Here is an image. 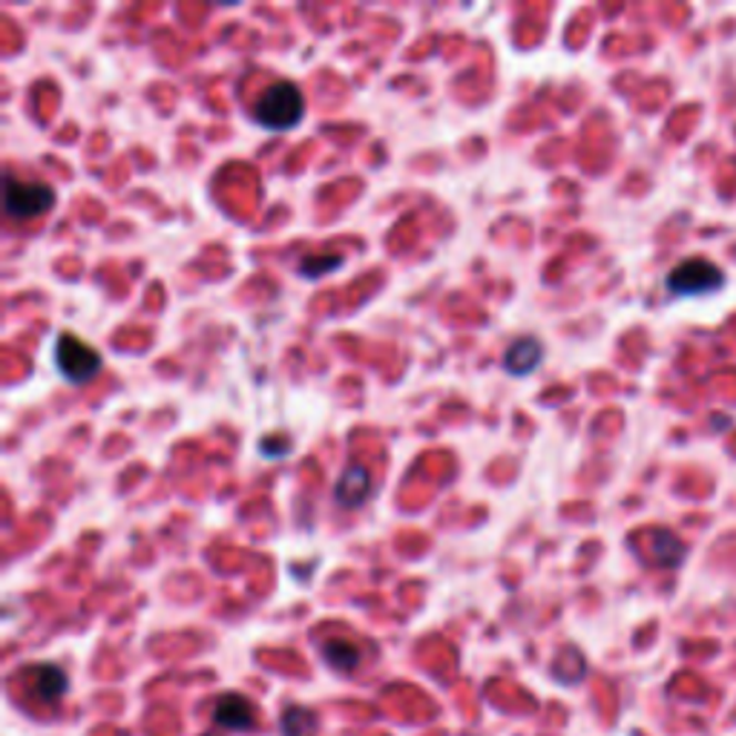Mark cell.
Returning <instances> with one entry per match:
<instances>
[{"label":"cell","instance_id":"obj_3","mask_svg":"<svg viewBox=\"0 0 736 736\" xmlns=\"http://www.w3.org/2000/svg\"><path fill=\"white\" fill-rule=\"evenodd\" d=\"M52 205H55V187L52 184L7 176L3 207L12 219H38L43 213H50Z\"/></svg>","mask_w":736,"mask_h":736},{"label":"cell","instance_id":"obj_9","mask_svg":"<svg viewBox=\"0 0 736 736\" xmlns=\"http://www.w3.org/2000/svg\"><path fill=\"white\" fill-rule=\"evenodd\" d=\"M323 658H326V665L334 667V671L340 673H351L357 665H360V647L355 642H348V638H328L323 644Z\"/></svg>","mask_w":736,"mask_h":736},{"label":"cell","instance_id":"obj_6","mask_svg":"<svg viewBox=\"0 0 736 736\" xmlns=\"http://www.w3.org/2000/svg\"><path fill=\"white\" fill-rule=\"evenodd\" d=\"M371 495V474L362 463H351V467L343 469L340 481L334 483V501L343 510H357L362 507V501Z\"/></svg>","mask_w":736,"mask_h":736},{"label":"cell","instance_id":"obj_11","mask_svg":"<svg viewBox=\"0 0 736 736\" xmlns=\"http://www.w3.org/2000/svg\"><path fill=\"white\" fill-rule=\"evenodd\" d=\"M317 714L311 708H285L283 719H279V728L285 736H314L317 734Z\"/></svg>","mask_w":736,"mask_h":736},{"label":"cell","instance_id":"obj_7","mask_svg":"<svg viewBox=\"0 0 736 736\" xmlns=\"http://www.w3.org/2000/svg\"><path fill=\"white\" fill-rule=\"evenodd\" d=\"M541 360H544V346H541L535 337H518V340H512V346L507 348V355H503L501 362L510 377H527L541 366Z\"/></svg>","mask_w":736,"mask_h":736},{"label":"cell","instance_id":"obj_5","mask_svg":"<svg viewBox=\"0 0 736 736\" xmlns=\"http://www.w3.org/2000/svg\"><path fill=\"white\" fill-rule=\"evenodd\" d=\"M213 723L225 730H251L256 725V708L248 696L225 694L213 705Z\"/></svg>","mask_w":736,"mask_h":736},{"label":"cell","instance_id":"obj_2","mask_svg":"<svg viewBox=\"0 0 736 736\" xmlns=\"http://www.w3.org/2000/svg\"><path fill=\"white\" fill-rule=\"evenodd\" d=\"M101 351L86 346L75 334H61L55 340V368L67 382L84 386L101 371Z\"/></svg>","mask_w":736,"mask_h":736},{"label":"cell","instance_id":"obj_1","mask_svg":"<svg viewBox=\"0 0 736 736\" xmlns=\"http://www.w3.org/2000/svg\"><path fill=\"white\" fill-rule=\"evenodd\" d=\"M305 95L290 81H276L256 99L254 121L268 133H288L303 121Z\"/></svg>","mask_w":736,"mask_h":736},{"label":"cell","instance_id":"obj_8","mask_svg":"<svg viewBox=\"0 0 736 736\" xmlns=\"http://www.w3.org/2000/svg\"><path fill=\"white\" fill-rule=\"evenodd\" d=\"M67 673L58 665H35L29 671V691L41 702H58L67 694Z\"/></svg>","mask_w":736,"mask_h":736},{"label":"cell","instance_id":"obj_4","mask_svg":"<svg viewBox=\"0 0 736 736\" xmlns=\"http://www.w3.org/2000/svg\"><path fill=\"white\" fill-rule=\"evenodd\" d=\"M725 285V274L711 259H685L667 274V290L673 297H705Z\"/></svg>","mask_w":736,"mask_h":736},{"label":"cell","instance_id":"obj_12","mask_svg":"<svg viewBox=\"0 0 736 736\" xmlns=\"http://www.w3.org/2000/svg\"><path fill=\"white\" fill-rule=\"evenodd\" d=\"M346 263L340 254H323V256H305L303 263H299V274L305 276V279H319V276L331 274V270H337L340 265Z\"/></svg>","mask_w":736,"mask_h":736},{"label":"cell","instance_id":"obj_10","mask_svg":"<svg viewBox=\"0 0 736 736\" xmlns=\"http://www.w3.org/2000/svg\"><path fill=\"white\" fill-rule=\"evenodd\" d=\"M685 559V544L673 532L656 530L653 532V561L662 566H676Z\"/></svg>","mask_w":736,"mask_h":736}]
</instances>
